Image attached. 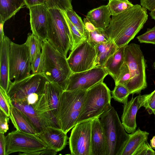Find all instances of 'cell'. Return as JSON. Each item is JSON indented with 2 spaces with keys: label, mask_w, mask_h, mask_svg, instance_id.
<instances>
[{
  "label": "cell",
  "mask_w": 155,
  "mask_h": 155,
  "mask_svg": "<svg viewBox=\"0 0 155 155\" xmlns=\"http://www.w3.org/2000/svg\"><path fill=\"white\" fill-rule=\"evenodd\" d=\"M140 43L155 45V25L152 28H148L146 32L137 37Z\"/></svg>",
  "instance_id": "e575fe53"
},
{
  "label": "cell",
  "mask_w": 155,
  "mask_h": 155,
  "mask_svg": "<svg viewBox=\"0 0 155 155\" xmlns=\"http://www.w3.org/2000/svg\"><path fill=\"white\" fill-rule=\"evenodd\" d=\"M31 68L32 74L42 73L44 69V58L42 52L38 54L35 60L31 63Z\"/></svg>",
  "instance_id": "d590c367"
},
{
  "label": "cell",
  "mask_w": 155,
  "mask_h": 155,
  "mask_svg": "<svg viewBox=\"0 0 155 155\" xmlns=\"http://www.w3.org/2000/svg\"><path fill=\"white\" fill-rule=\"evenodd\" d=\"M57 153V152L47 148L45 149L30 153L28 155H54L56 154Z\"/></svg>",
  "instance_id": "b9f144b4"
},
{
  "label": "cell",
  "mask_w": 155,
  "mask_h": 155,
  "mask_svg": "<svg viewBox=\"0 0 155 155\" xmlns=\"http://www.w3.org/2000/svg\"><path fill=\"white\" fill-rule=\"evenodd\" d=\"M6 139L4 134L0 133V155H6Z\"/></svg>",
  "instance_id": "7bdbcfd3"
},
{
  "label": "cell",
  "mask_w": 155,
  "mask_h": 155,
  "mask_svg": "<svg viewBox=\"0 0 155 155\" xmlns=\"http://www.w3.org/2000/svg\"><path fill=\"white\" fill-rule=\"evenodd\" d=\"M11 101L14 107L21 110L26 116L35 127L38 133L48 126L45 121L35 111L34 107L28 103L26 99Z\"/></svg>",
  "instance_id": "ffe728a7"
},
{
  "label": "cell",
  "mask_w": 155,
  "mask_h": 155,
  "mask_svg": "<svg viewBox=\"0 0 155 155\" xmlns=\"http://www.w3.org/2000/svg\"><path fill=\"white\" fill-rule=\"evenodd\" d=\"M147 9L136 4L124 12L112 16L104 31L118 48L125 46L142 29L147 20Z\"/></svg>",
  "instance_id": "6da1fadb"
},
{
  "label": "cell",
  "mask_w": 155,
  "mask_h": 155,
  "mask_svg": "<svg viewBox=\"0 0 155 155\" xmlns=\"http://www.w3.org/2000/svg\"><path fill=\"white\" fill-rule=\"evenodd\" d=\"M47 40L67 57L71 46V34L63 12L60 10L48 9Z\"/></svg>",
  "instance_id": "5b68a950"
},
{
  "label": "cell",
  "mask_w": 155,
  "mask_h": 155,
  "mask_svg": "<svg viewBox=\"0 0 155 155\" xmlns=\"http://www.w3.org/2000/svg\"><path fill=\"white\" fill-rule=\"evenodd\" d=\"M149 133L139 128L129 134L120 155H134L141 145L147 141Z\"/></svg>",
  "instance_id": "603a6c76"
},
{
  "label": "cell",
  "mask_w": 155,
  "mask_h": 155,
  "mask_svg": "<svg viewBox=\"0 0 155 155\" xmlns=\"http://www.w3.org/2000/svg\"><path fill=\"white\" fill-rule=\"evenodd\" d=\"M41 95L36 93L31 94L27 97V101L29 104L34 106L38 101Z\"/></svg>",
  "instance_id": "ee69618b"
},
{
  "label": "cell",
  "mask_w": 155,
  "mask_h": 155,
  "mask_svg": "<svg viewBox=\"0 0 155 155\" xmlns=\"http://www.w3.org/2000/svg\"><path fill=\"white\" fill-rule=\"evenodd\" d=\"M83 23L85 30L87 32L93 31L97 28L86 17L84 18Z\"/></svg>",
  "instance_id": "bcb514c9"
},
{
  "label": "cell",
  "mask_w": 155,
  "mask_h": 155,
  "mask_svg": "<svg viewBox=\"0 0 155 155\" xmlns=\"http://www.w3.org/2000/svg\"><path fill=\"white\" fill-rule=\"evenodd\" d=\"M150 146L152 148L155 149V135L150 140Z\"/></svg>",
  "instance_id": "c3c4849f"
},
{
  "label": "cell",
  "mask_w": 155,
  "mask_h": 155,
  "mask_svg": "<svg viewBox=\"0 0 155 155\" xmlns=\"http://www.w3.org/2000/svg\"><path fill=\"white\" fill-rule=\"evenodd\" d=\"M47 0H25V5L28 8L40 5L45 4Z\"/></svg>",
  "instance_id": "f6af8a7d"
},
{
  "label": "cell",
  "mask_w": 155,
  "mask_h": 155,
  "mask_svg": "<svg viewBox=\"0 0 155 155\" xmlns=\"http://www.w3.org/2000/svg\"><path fill=\"white\" fill-rule=\"evenodd\" d=\"M0 41H1L3 39L5 35L3 31V26L4 23L0 21Z\"/></svg>",
  "instance_id": "7dc6e473"
},
{
  "label": "cell",
  "mask_w": 155,
  "mask_h": 155,
  "mask_svg": "<svg viewBox=\"0 0 155 155\" xmlns=\"http://www.w3.org/2000/svg\"><path fill=\"white\" fill-rule=\"evenodd\" d=\"M92 120L78 123L72 128L69 141L71 155H91Z\"/></svg>",
  "instance_id": "7c38bea8"
},
{
  "label": "cell",
  "mask_w": 155,
  "mask_h": 155,
  "mask_svg": "<svg viewBox=\"0 0 155 155\" xmlns=\"http://www.w3.org/2000/svg\"><path fill=\"white\" fill-rule=\"evenodd\" d=\"M12 105L11 101L7 92L0 87V108L7 116L9 117L10 109Z\"/></svg>",
  "instance_id": "836d02e7"
},
{
  "label": "cell",
  "mask_w": 155,
  "mask_h": 155,
  "mask_svg": "<svg viewBox=\"0 0 155 155\" xmlns=\"http://www.w3.org/2000/svg\"><path fill=\"white\" fill-rule=\"evenodd\" d=\"M9 117L16 130L33 134H38L36 128L26 116L12 104Z\"/></svg>",
  "instance_id": "44dd1931"
},
{
  "label": "cell",
  "mask_w": 155,
  "mask_h": 155,
  "mask_svg": "<svg viewBox=\"0 0 155 155\" xmlns=\"http://www.w3.org/2000/svg\"><path fill=\"white\" fill-rule=\"evenodd\" d=\"M146 95H139L124 104L121 121L127 133H131L136 130L137 114L139 109L143 107Z\"/></svg>",
  "instance_id": "2e32d148"
},
{
  "label": "cell",
  "mask_w": 155,
  "mask_h": 155,
  "mask_svg": "<svg viewBox=\"0 0 155 155\" xmlns=\"http://www.w3.org/2000/svg\"><path fill=\"white\" fill-rule=\"evenodd\" d=\"M149 14L151 18L155 21V9L150 11Z\"/></svg>",
  "instance_id": "681fc988"
},
{
  "label": "cell",
  "mask_w": 155,
  "mask_h": 155,
  "mask_svg": "<svg viewBox=\"0 0 155 155\" xmlns=\"http://www.w3.org/2000/svg\"><path fill=\"white\" fill-rule=\"evenodd\" d=\"M111 91L103 81L88 89L77 124L99 118L111 106Z\"/></svg>",
  "instance_id": "52a82bcc"
},
{
  "label": "cell",
  "mask_w": 155,
  "mask_h": 155,
  "mask_svg": "<svg viewBox=\"0 0 155 155\" xmlns=\"http://www.w3.org/2000/svg\"><path fill=\"white\" fill-rule=\"evenodd\" d=\"M94 47L86 39L70 51L67 60L72 73L87 71L95 67Z\"/></svg>",
  "instance_id": "4fadbf2b"
},
{
  "label": "cell",
  "mask_w": 155,
  "mask_h": 155,
  "mask_svg": "<svg viewBox=\"0 0 155 155\" xmlns=\"http://www.w3.org/2000/svg\"><path fill=\"white\" fill-rule=\"evenodd\" d=\"M130 79V74L128 67L126 62L122 66L119 75L115 81V84L120 83L126 86Z\"/></svg>",
  "instance_id": "8d00e7d4"
},
{
  "label": "cell",
  "mask_w": 155,
  "mask_h": 155,
  "mask_svg": "<svg viewBox=\"0 0 155 155\" xmlns=\"http://www.w3.org/2000/svg\"><path fill=\"white\" fill-rule=\"evenodd\" d=\"M91 148V155H106V140L99 118L92 120Z\"/></svg>",
  "instance_id": "d6986e66"
},
{
  "label": "cell",
  "mask_w": 155,
  "mask_h": 155,
  "mask_svg": "<svg viewBox=\"0 0 155 155\" xmlns=\"http://www.w3.org/2000/svg\"><path fill=\"white\" fill-rule=\"evenodd\" d=\"M6 155L19 152V155H28L31 153L45 149L46 145L37 135L17 130L6 136Z\"/></svg>",
  "instance_id": "9c48e42d"
},
{
  "label": "cell",
  "mask_w": 155,
  "mask_h": 155,
  "mask_svg": "<svg viewBox=\"0 0 155 155\" xmlns=\"http://www.w3.org/2000/svg\"><path fill=\"white\" fill-rule=\"evenodd\" d=\"M41 52L44 58L43 74L48 81L56 84L65 91L68 79L72 72L67 57L48 41H43Z\"/></svg>",
  "instance_id": "7a4b0ae2"
},
{
  "label": "cell",
  "mask_w": 155,
  "mask_h": 155,
  "mask_svg": "<svg viewBox=\"0 0 155 155\" xmlns=\"http://www.w3.org/2000/svg\"><path fill=\"white\" fill-rule=\"evenodd\" d=\"M112 16L121 13L132 7L134 5L129 1L109 0L107 5Z\"/></svg>",
  "instance_id": "f546056e"
},
{
  "label": "cell",
  "mask_w": 155,
  "mask_h": 155,
  "mask_svg": "<svg viewBox=\"0 0 155 155\" xmlns=\"http://www.w3.org/2000/svg\"><path fill=\"white\" fill-rule=\"evenodd\" d=\"M140 4L150 11L155 9V0H140Z\"/></svg>",
  "instance_id": "60d3db41"
},
{
  "label": "cell",
  "mask_w": 155,
  "mask_h": 155,
  "mask_svg": "<svg viewBox=\"0 0 155 155\" xmlns=\"http://www.w3.org/2000/svg\"><path fill=\"white\" fill-rule=\"evenodd\" d=\"M72 0H47L45 4L48 9H56L63 12L73 9Z\"/></svg>",
  "instance_id": "1f68e13d"
},
{
  "label": "cell",
  "mask_w": 155,
  "mask_h": 155,
  "mask_svg": "<svg viewBox=\"0 0 155 155\" xmlns=\"http://www.w3.org/2000/svg\"><path fill=\"white\" fill-rule=\"evenodd\" d=\"M42 41L33 34H29L25 42L29 49L31 63L36 59L38 54L41 52Z\"/></svg>",
  "instance_id": "4316f807"
},
{
  "label": "cell",
  "mask_w": 155,
  "mask_h": 155,
  "mask_svg": "<svg viewBox=\"0 0 155 155\" xmlns=\"http://www.w3.org/2000/svg\"></svg>",
  "instance_id": "f5cc1de1"
},
{
  "label": "cell",
  "mask_w": 155,
  "mask_h": 155,
  "mask_svg": "<svg viewBox=\"0 0 155 155\" xmlns=\"http://www.w3.org/2000/svg\"><path fill=\"white\" fill-rule=\"evenodd\" d=\"M125 62L130 73V80L126 86L130 94H139L147 87L146 60L140 46L134 43L125 48Z\"/></svg>",
  "instance_id": "8992f818"
},
{
  "label": "cell",
  "mask_w": 155,
  "mask_h": 155,
  "mask_svg": "<svg viewBox=\"0 0 155 155\" xmlns=\"http://www.w3.org/2000/svg\"><path fill=\"white\" fill-rule=\"evenodd\" d=\"M153 68L155 70V60L153 63Z\"/></svg>",
  "instance_id": "f907efd6"
},
{
  "label": "cell",
  "mask_w": 155,
  "mask_h": 155,
  "mask_svg": "<svg viewBox=\"0 0 155 155\" xmlns=\"http://www.w3.org/2000/svg\"><path fill=\"white\" fill-rule=\"evenodd\" d=\"M0 133L4 134L8 130V117L2 111H0Z\"/></svg>",
  "instance_id": "ab89813d"
},
{
  "label": "cell",
  "mask_w": 155,
  "mask_h": 155,
  "mask_svg": "<svg viewBox=\"0 0 155 155\" xmlns=\"http://www.w3.org/2000/svg\"><path fill=\"white\" fill-rule=\"evenodd\" d=\"M31 61L27 44L19 45L11 41L9 56V78L14 81L22 80L31 75Z\"/></svg>",
  "instance_id": "30bf717a"
},
{
  "label": "cell",
  "mask_w": 155,
  "mask_h": 155,
  "mask_svg": "<svg viewBox=\"0 0 155 155\" xmlns=\"http://www.w3.org/2000/svg\"><path fill=\"white\" fill-rule=\"evenodd\" d=\"M134 155H155V151L147 140L141 145Z\"/></svg>",
  "instance_id": "f35d334b"
},
{
  "label": "cell",
  "mask_w": 155,
  "mask_h": 155,
  "mask_svg": "<svg viewBox=\"0 0 155 155\" xmlns=\"http://www.w3.org/2000/svg\"><path fill=\"white\" fill-rule=\"evenodd\" d=\"M47 81L43 73L32 74L22 80L12 82L8 94L11 101L26 100L29 95L33 93L41 95Z\"/></svg>",
  "instance_id": "8fae6325"
},
{
  "label": "cell",
  "mask_w": 155,
  "mask_h": 155,
  "mask_svg": "<svg viewBox=\"0 0 155 155\" xmlns=\"http://www.w3.org/2000/svg\"><path fill=\"white\" fill-rule=\"evenodd\" d=\"M63 12L71 32V42L70 50L71 51L87 39L85 36L82 34L72 24L67 17L65 12Z\"/></svg>",
  "instance_id": "f1b7e54d"
},
{
  "label": "cell",
  "mask_w": 155,
  "mask_h": 155,
  "mask_svg": "<svg viewBox=\"0 0 155 155\" xmlns=\"http://www.w3.org/2000/svg\"><path fill=\"white\" fill-rule=\"evenodd\" d=\"M94 47L96 52L95 67L103 68L108 58L118 48L116 45L110 40L99 44Z\"/></svg>",
  "instance_id": "d4e9b609"
},
{
  "label": "cell",
  "mask_w": 155,
  "mask_h": 155,
  "mask_svg": "<svg viewBox=\"0 0 155 155\" xmlns=\"http://www.w3.org/2000/svg\"><path fill=\"white\" fill-rule=\"evenodd\" d=\"M10 39L5 35L0 41V87L7 92L12 82L9 78Z\"/></svg>",
  "instance_id": "ac0fdd59"
},
{
  "label": "cell",
  "mask_w": 155,
  "mask_h": 155,
  "mask_svg": "<svg viewBox=\"0 0 155 155\" xmlns=\"http://www.w3.org/2000/svg\"><path fill=\"white\" fill-rule=\"evenodd\" d=\"M64 91L57 84L47 81L43 93L33 106L48 126L59 128L56 116L60 99Z\"/></svg>",
  "instance_id": "ba28073f"
},
{
  "label": "cell",
  "mask_w": 155,
  "mask_h": 155,
  "mask_svg": "<svg viewBox=\"0 0 155 155\" xmlns=\"http://www.w3.org/2000/svg\"><path fill=\"white\" fill-rule=\"evenodd\" d=\"M108 74L103 68L99 66L82 72L72 73L68 79L65 91L87 90L103 81Z\"/></svg>",
  "instance_id": "5bb4252c"
},
{
  "label": "cell",
  "mask_w": 155,
  "mask_h": 155,
  "mask_svg": "<svg viewBox=\"0 0 155 155\" xmlns=\"http://www.w3.org/2000/svg\"><path fill=\"white\" fill-rule=\"evenodd\" d=\"M28 8L32 33L42 41L47 40L48 9L45 4L33 6Z\"/></svg>",
  "instance_id": "9a60e30c"
},
{
  "label": "cell",
  "mask_w": 155,
  "mask_h": 155,
  "mask_svg": "<svg viewBox=\"0 0 155 155\" xmlns=\"http://www.w3.org/2000/svg\"><path fill=\"white\" fill-rule=\"evenodd\" d=\"M99 119L106 140V155H120L129 134L126 132L117 111L111 105Z\"/></svg>",
  "instance_id": "277c9868"
},
{
  "label": "cell",
  "mask_w": 155,
  "mask_h": 155,
  "mask_svg": "<svg viewBox=\"0 0 155 155\" xmlns=\"http://www.w3.org/2000/svg\"><path fill=\"white\" fill-rule=\"evenodd\" d=\"M112 97L118 102L124 104L127 101L130 94L129 91L124 85L120 83L115 84L111 91Z\"/></svg>",
  "instance_id": "4dcf8cb0"
},
{
  "label": "cell",
  "mask_w": 155,
  "mask_h": 155,
  "mask_svg": "<svg viewBox=\"0 0 155 155\" xmlns=\"http://www.w3.org/2000/svg\"><path fill=\"white\" fill-rule=\"evenodd\" d=\"M87 90L64 91L61 94L56 119L59 128L67 134L77 124Z\"/></svg>",
  "instance_id": "3957f363"
},
{
  "label": "cell",
  "mask_w": 155,
  "mask_h": 155,
  "mask_svg": "<svg viewBox=\"0 0 155 155\" xmlns=\"http://www.w3.org/2000/svg\"><path fill=\"white\" fill-rule=\"evenodd\" d=\"M143 107L149 114H153L155 117V89L150 94H147Z\"/></svg>",
  "instance_id": "74e56055"
},
{
  "label": "cell",
  "mask_w": 155,
  "mask_h": 155,
  "mask_svg": "<svg viewBox=\"0 0 155 155\" xmlns=\"http://www.w3.org/2000/svg\"><path fill=\"white\" fill-rule=\"evenodd\" d=\"M111 15L107 5H103L90 11L86 18L96 28L104 30L109 25Z\"/></svg>",
  "instance_id": "cb8c5ba5"
},
{
  "label": "cell",
  "mask_w": 155,
  "mask_h": 155,
  "mask_svg": "<svg viewBox=\"0 0 155 155\" xmlns=\"http://www.w3.org/2000/svg\"><path fill=\"white\" fill-rule=\"evenodd\" d=\"M25 5V0H0V21L5 23Z\"/></svg>",
  "instance_id": "484cf974"
},
{
  "label": "cell",
  "mask_w": 155,
  "mask_h": 155,
  "mask_svg": "<svg viewBox=\"0 0 155 155\" xmlns=\"http://www.w3.org/2000/svg\"><path fill=\"white\" fill-rule=\"evenodd\" d=\"M65 12L72 24L82 34L86 37V30L81 18L73 9L69 10Z\"/></svg>",
  "instance_id": "d6a6232c"
},
{
  "label": "cell",
  "mask_w": 155,
  "mask_h": 155,
  "mask_svg": "<svg viewBox=\"0 0 155 155\" xmlns=\"http://www.w3.org/2000/svg\"><path fill=\"white\" fill-rule=\"evenodd\" d=\"M125 46L118 49L107 59L103 68L115 81L120 73L121 69L125 63Z\"/></svg>",
  "instance_id": "7402d4cb"
},
{
  "label": "cell",
  "mask_w": 155,
  "mask_h": 155,
  "mask_svg": "<svg viewBox=\"0 0 155 155\" xmlns=\"http://www.w3.org/2000/svg\"><path fill=\"white\" fill-rule=\"evenodd\" d=\"M86 37L90 44L94 47L97 45L110 40L105 33L104 30L97 28L93 31H86Z\"/></svg>",
  "instance_id": "83f0119b"
},
{
  "label": "cell",
  "mask_w": 155,
  "mask_h": 155,
  "mask_svg": "<svg viewBox=\"0 0 155 155\" xmlns=\"http://www.w3.org/2000/svg\"><path fill=\"white\" fill-rule=\"evenodd\" d=\"M37 135L48 148L57 152L63 150L67 144V133L60 128L48 126Z\"/></svg>",
  "instance_id": "e0dca14e"
},
{
  "label": "cell",
  "mask_w": 155,
  "mask_h": 155,
  "mask_svg": "<svg viewBox=\"0 0 155 155\" xmlns=\"http://www.w3.org/2000/svg\"><path fill=\"white\" fill-rule=\"evenodd\" d=\"M120 0V1H128V0Z\"/></svg>",
  "instance_id": "816d5d0a"
}]
</instances>
